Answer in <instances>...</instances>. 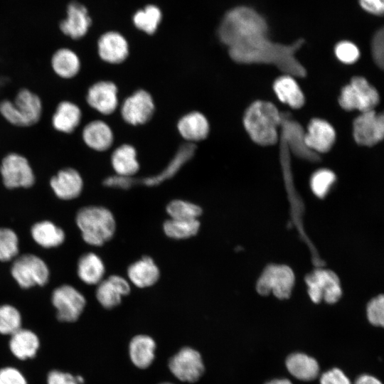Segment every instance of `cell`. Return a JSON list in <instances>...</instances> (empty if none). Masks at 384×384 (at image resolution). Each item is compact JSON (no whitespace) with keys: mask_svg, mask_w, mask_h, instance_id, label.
<instances>
[{"mask_svg":"<svg viewBox=\"0 0 384 384\" xmlns=\"http://www.w3.org/2000/svg\"><path fill=\"white\" fill-rule=\"evenodd\" d=\"M100 58L110 64H119L129 55V45L125 38L118 32L109 31L102 35L97 42Z\"/></svg>","mask_w":384,"mask_h":384,"instance_id":"obj_21","label":"cell"},{"mask_svg":"<svg viewBox=\"0 0 384 384\" xmlns=\"http://www.w3.org/2000/svg\"><path fill=\"white\" fill-rule=\"evenodd\" d=\"M111 164L116 174L134 176L139 169L135 148L128 144L119 146L111 155Z\"/></svg>","mask_w":384,"mask_h":384,"instance_id":"obj_34","label":"cell"},{"mask_svg":"<svg viewBox=\"0 0 384 384\" xmlns=\"http://www.w3.org/2000/svg\"><path fill=\"white\" fill-rule=\"evenodd\" d=\"M105 273V264L97 254L86 252L79 257L77 274L83 283L97 285L103 279Z\"/></svg>","mask_w":384,"mask_h":384,"instance_id":"obj_31","label":"cell"},{"mask_svg":"<svg viewBox=\"0 0 384 384\" xmlns=\"http://www.w3.org/2000/svg\"><path fill=\"white\" fill-rule=\"evenodd\" d=\"M284 367L289 375L302 383L317 380L321 373L318 360L302 351L289 353L284 359Z\"/></svg>","mask_w":384,"mask_h":384,"instance_id":"obj_16","label":"cell"},{"mask_svg":"<svg viewBox=\"0 0 384 384\" xmlns=\"http://www.w3.org/2000/svg\"><path fill=\"white\" fill-rule=\"evenodd\" d=\"M371 53L376 65L383 68L384 60V31L383 28L376 31L373 37Z\"/></svg>","mask_w":384,"mask_h":384,"instance_id":"obj_44","label":"cell"},{"mask_svg":"<svg viewBox=\"0 0 384 384\" xmlns=\"http://www.w3.org/2000/svg\"><path fill=\"white\" fill-rule=\"evenodd\" d=\"M10 272L17 284L23 289L45 286L50 275L47 263L32 253L18 255L12 260Z\"/></svg>","mask_w":384,"mask_h":384,"instance_id":"obj_5","label":"cell"},{"mask_svg":"<svg viewBox=\"0 0 384 384\" xmlns=\"http://www.w3.org/2000/svg\"><path fill=\"white\" fill-rule=\"evenodd\" d=\"M264 384H294L289 378H274L266 381Z\"/></svg>","mask_w":384,"mask_h":384,"instance_id":"obj_50","label":"cell"},{"mask_svg":"<svg viewBox=\"0 0 384 384\" xmlns=\"http://www.w3.org/2000/svg\"><path fill=\"white\" fill-rule=\"evenodd\" d=\"M22 318L18 309L9 304H0V334L11 335L21 328Z\"/></svg>","mask_w":384,"mask_h":384,"instance_id":"obj_38","label":"cell"},{"mask_svg":"<svg viewBox=\"0 0 384 384\" xmlns=\"http://www.w3.org/2000/svg\"><path fill=\"white\" fill-rule=\"evenodd\" d=\"M159 384H174V383H169V382H164V383H159Z\"/></svg>","mask_w":384,"mask_h":384,"instance_id":"obj_51","label":"cell"},{"mask_svg":"<svg viewBox=\"0 0 384 384\" xmlns=\"http://www.w3.org/2000/svg\"><path fill=\"white\" fill-rule=\"evenodd\" d=\"M19 127H30L38 123L43 113L40 97L27 88L20 90L14 101Z\"/></svg>","mask_w":384,"mask_h":384,"instance_id":"obj_18","label":"cell"},{"mask_svg":"<svg viewBox=\"0 0 384 384\" xmlns=\"http://www.w3.org/2000/svg\"><path fill=\"white\" fill-rule=\"evenodd\" d=\"M355 142L364 146H373L384 137V117L382 113L370 110L358 116L353 122Z\"/></svg>","mask_w":384,"mask_h":384,"instance_id":"obj_12","label":"cell"},{"mask_svg":"<svg viewBox=\"0 0 384 384\" xmlns=\"http://www.w3.org/2000/svg\"><path fill=\"white\" fill-rule=\"evenodd\" d=\"M0 175L4 186L8 189L28 188L36 181L34 171L27 158L16 152H11L2 159Z\"/></svg>","mask_w":384,"mask_h":384,"instance_id":"obj_7","label":"cell"},{"mask_svg":"<svg viewBox=\"0 0 384 384\" xmlns=\"http://www.w3.org/2000/svg\"><path fill=\"white\" fill-rule=\"evenodd\" d=\"M166 212L173 219H198L202 213L201 208L193 203L183 200H174L166 206Z\"/></svg>","mask_w":384,"mask_h":384,"instance_id":"obj_39","label":"cell"},{"mask_svg":"<svg viewBox=\"0 0 384 384\" xmlns=\"http://www.w3.org/2000/svg\"><path fill=\"white\" fill-rule=\"evenodd\" d=\"M82 114L79 106L73 102L63 100L55 107L51 117L53 127L63 134L73 133L80 125Z\"/></svg>","mask_w":384,"mask_h":384,"instance_id":"obj_25","label":"cell"},{"mask_svg":"<svg viewBox=\"0 0 384 384\" xmlns=\"http://www.w3.org/2000/svg\"><path fill=\"white\" fill-rule=\"evenodd\" d=\"M47 384H80L75 375L60 370H53L49 372Z\"/></svg>","mask_w":384,"mask_h":384,"instance_id":"obj_47","label":"cell"},{"mask_svg":"<svg viewBox=\"0 0 384 384\" xmlns=\"http://www.w3.org/2000/svg\"><path fill=\"white\" fill-rule=\"evenodd\" d=\"M85 100L87 105L97 112L104 115L111 114L118 106L117 87L111 81L96 82L88 88Z\"/></svg>","mask_w":384,"mask_h":384,"instance_id":"obj_15","label":"cell"},{"mask_svg":"<svg viewBox=\"0 0 384 384\" xmlns=\"http://www.w3.org/2000/svg\"><path fill=\"white\" fill-rule=\"evenodd\" d=\"M156 348V342L151 336L146 334L135 335L128 346L131 362L138 368H147L154 359Z\"/></svg>","mask_w":384,"mask_h":384,"instance_id":"obj_26","label":"cell"},{"mask_svg":"<svg viewBox=\"0 0 384 384\" xmlns=\"http://www.w3.org/2000/svg\"><path fill=\"white\" fill-rule=\"evenodd\" d=\"M127 275L136 287L144 288L154 284L159 278L160 272L154 260L145 256L129 265Z\"/></svg>","mask_w":384,"mask_h":384,"instance_id":"obj_29","label":"cell"},{"mask_svg":"<svg viewBox=\"0 0 384 384\" xmlns=\"http://www.w3.org/2000/svg\"><path fill=\"white\" fill-rule=\"evenodd\" d=\"M353 384H383L382 380L377 376L370 373H361L353 381Z\"/></svg>","mask_w":384,"mask_h":384,"instance_id":"obj_49","label":"cell"},{"mask_svg":"<svg viewBox=\"0 0 384 384\" xmlns=\"http://www.w3.org/2000/svg\"><path fill=\"white\" fill-rule=\"evenodd\" d=\"M379 100L377 90L361 76L352 78L350 83L341 89L338 97L339 105L343 110L361 112L373 110Z\"/></svg>","mask_w":384,"mask_h":384,"instance_id":"obj_6","label":"cell"},{"mask_svg":"<svg viewBox=\"0 0 384 384\" xmlns=\"http://www.w3.org/2000/svg\"><path fill=\"white\" fill-rule=\"evenodd\" d=\"M294 283V275L287 265H270L259 278L256 289L262 295H268L270 292L278 299L289 297Z\"/></svg>","mask_w":384,"mask_h":384,"instance_id":"obj_9","label":"cell"},{"mask_svg":"<svg viewBox=\"0 0 384 384\" xmlns=\"http://www.w3.org/2000/svg\"><path fill=\"white\" fill-rule=\"evenodd\" d=\"M38 336L29 329L21 328L11 335L9 348L13 355L20 360L32 358L39 348Z\"/></svg>","mask_w":384,"mask_h":384,"instance_id":"obj_32","label":"cell"},{"mask_svg":"<svg viewBox=\"0 0 384 384\" xmlns=\"http://www.w3.org/2000/svg\"><path fill=\"white\" fill-rule=\"evenodd\" d=\"M97 285V301L106 310H112L120 306L122 297L130 292L128 281L119 275H111Z\"/></svg>","mask_w":384,"mask_h":384,"instance_id":"obj_17","label":"cell"},{"mask_svg":"<svg viewBox=\"0 0 384 384\" xmlns=\"http://www.w3.org/2000/svg\"><path fill=\"white\" fill-rule=\"evenodd\" d=\"M304 41L300 38L291 45L282 44L269 39L267 31H257L228 46V54L238 63L272 64L287 75L304 78L306 70L295 57V53Z\"/></svg>","mask_w":384,"mask_h":384,"instance_id":"obj_1","label":"cell"},{"mask_svg":"<svg viewBox=\"0 0 384 384\" xmlns=\"http://www.w3.org/2000/svg\"><path fill=\"white\" fill-rule=\"evenodd\" d=\"M308 294L314 303L324 299L328 304H334L342 294L338 276L331 270H316L306 278Z\"/></svg>","mask_w":384,"mask_h":384,"instance_id":"obj_11","label":"cell"},{"mask_svg":"<svg viewBox=\"0 0 384 384\" xmlns=\"http://www.w3.org/2000/svg\"><path fill=\"white\" fill-rule=\"evenodd\" d=\"M198 219L182 220L170 218L163 225L165 234L173 239H186L195 235L199 230Z\"/></svg>","mask_w":384,"mask_h":384,"instance_id":"obj_35","label":"cell"},{"mask_svg":"<svg viewBox=\"0 0 384 384\" xmlns=\"http://www.w3.org/2000/svg\"><path fill=\"white\" fill-rule=\"evenodd\" d=\"M55 196L63 201L77 198L83 189V179L75 169L66 167L59 170L49 182Z\"/></svg>","mask_w":384,"mask_h":384,"instance_id":"obj_19","label":"cell"},{"mask_svg":"<svg viewBox=\"0 0 384 384\" xmlns=\"http://www.w3.org/2000/svg\"><path fill=\"white\" fill-rule=\"evenodd\" d=\"M280 139L284 142L290 152L311 161L319 160V155L310 150L304 143L305 131L301 124L292 119L287 112H281Z\"/></svg>","mask_w":384,"mask_h":384,"instance_id":"obj_13","label":"cell"},{"mask_svg":"<svg viewBox=\"0 0 384 384\" xmlns=\"http://www.w3.org/2000/svg\"><path fill=\"white\" fill-rule=\"evenodd\" d=\"M168 367L178 380L191 383L197 382L205 370L201 353L189 346L182 347L172 356Z\"/></svg>","mask_w":384,"mask_h":384,"instance_id":"obj_10","label":"cell"},{"mask_svg":"<svg viewBox=\"0 0 384 384\" xmlns=\"http://www.w3.org/2000/svg\"><path fill=\"white\" fill-rule=\"evenodd\" d=\"M50 66L56 75L68 80L75 78L79 73L81 63L78 55L73 50L63 48L53 54Z\"/></svg>","mask_w":384,"mask_h":384,"instance_id":"obj_33","label":"cell"},{"mask_svg":"<svg viewBox=\"0 0 384 384\" xmlns=\"http://www.w3.org/2000/svg\"><path fill=\"white\" fill-rule=\"evenodd\" d=\"M154 110L155 105L150 93L144 90H138L124 100L121 114L127 123L137 126L146 123Z\"/></svg>","mask_w":384,"mask_h":384,"instance_id":"obj_14","label":"cell"},{"mask_svg":"<svg viewBox=\"0 0 384 384\" xmlns=\"http://www.w3.org/2000/svg\"><path fill=\"white\" fill-rule=\"evenodd\" d=\"M336 140V132L327 121L312 119L304 134V143L312 151L316 154L328 152Z\"/></svg>","mask_w":384,"mask_h":384,"instance_id":"obj_20","label":"cell"},{"mask_svg":"<svg viewBox=\"0 0 384 384\" xmlns=\"http://www.w3.org/2000/svg\"><path fill=\"white\" fill-rule=\"evenodd\" d=\"M0 384H28L22 373L14 367L0 369Z\"/></svg>","mask_w":384,"mask_h":384,"instance_id":"obj_45","label":"cell"},{"mask_svg":"<svg viewBox=\"0 0 384 384\" xmlns=\"http://www.w3.org/2000/svg\"><path fill=\"white\" fill-rule=\"evenodd\" d=\"M273 90L278 99L292 109L301 108L305 97L297 82L290 75L285 74L276 79Z\"/></svg>","mask_w":384,"mask_h":384,"instance_id":"obj_30","label":"cell"},{"mask_svg":"<svg viewBox=\"0 0 384 384\" xmlns=\"http://www.w3.org/2000/svg\"><path fill=\"white\" fill-rule=\"evenodd\" d=\"M30 233L33 240L46 249L59 247L65 240L64 230L48 220L35 223L31 226Z\"/></svg>","mask_w":384,"mask_h":384,"instance_id":"obj_28","label":"cell"},{"mask_svg":"<svg viewBox=\"0 0 384 384\" xmlns=\"http://www.w3.org/2000/svg\"><path fill=\"white\" fill-rule=\"evenodd\" d=\"M161 19L160 9L154 5H148L135 13L133 22L135 26L147 34H153Z\"/></svg>","mask_w":384,"mask_h":384,"instance_id":"obj_36","label":"cell"},{"mask_svg":"<svg viewBox=\"0 0 384 384\" xmlns=\"http://www.w3.org/2000/svg\"><path fill=\"white\" fill-rule=\"evenodd\" d=\"M82 139L90 149L96 151H105L112 145L114 134L111 127L105 122L96 119L84 126Z\"/></svg>","mask_w":384,"mask_h":384,"instance_id":"obj_22","label":"cell"},{"mask_svg":"<svg viewBox=\"0 0 384 384\" xmlns=\"http://www.w3.org/2000/svg\"><path fill=\"white\" fill-rule=\"evenodd\" d=\"M51 303L56 309V318L62 322H75L79 319L86 306L85 296L71 284H64L55 288Z\"/></svg>","mask_w":384,"mask_h":384,"instance_id":"obj_8","label":"cell"},{"mask_svg":"<svg viewBox=\"0 0 384 384\" xmlns=\"http://www.w3.org/2000/svg\"><path fill=\"white\" fill-rule=\"evenodd\" d=\"M359 4L366 11L376 16H383L384 0H358Z\"/></svg>","mask_w":384,"mask_h":384,"instance_id":"obj_48","label":"cell"},{"mask_svg":"<svg viewBox=\"0 0 384 384\" xmlns=\"http://www.w3.org/2000/svg\"><path fill=\"white\" fill-rule=\"evenodd\" d=\"M195 144L186 142L181 145L169 164L158 174L146 177L142 183L146 186H155L173 177L194 155Z\"/></svg>","mask_w":384,"mask_h":384,"instance_id":"obj_24","label":"cell"},{"mask_svg":"<svg viewBox=\"0 0 384 384\" xmlns=\"http://www.w3.org/2000/svg\"><path fill=\"white\" fill-rule=\"evenodd\" d=\"M136 181L133 176L115 174L105 178L103 181V185L110 188L126 190L132 187Z\"/></svg>","mask_w":384,"mask_h":384,"instance_id":"obj_46","label":"cell"},{"mask_svg":"<svg viewBox=\"0 0 384 384\" xmlns=\"http://www.w3.org/2000/svg\"><path fill=\"white\" fill-rule=\"evenodd\" d=\"M368 321L374 327L384 326V298L383 295L371 299L366 307Z\"/></svg>","mask_w":384,"mask_h":384,"instance_id":"obj_41","label":"cell"},{"mask_svg":"<svg viewBox=\"0 0 384 384\" xmlns=\"http://www.w3.org/2000/svg\"><path fill=\"white\" fill-rule=\"evenodd\" d=\"M281 112L270 102L257 100L246 110L243 125L251 139L261 146H271L279 139Z\"/></svg>","mask_w":384,"mask_h":384,"instance_id":"obj_2","label":"cell"},{"mask_svg":"<svg viewBox=\"0 0 384 384\" xmlns=\"http://www.w3.org/2000/svg\"><path fill=\"white\" fill-rule=\"evenodd\" d=\"M257 31H268L262 16L247 6H238L226 13L218 29L220 41L228 47L237 40Z\"/></svg>","mask_w":384,"mask_h":384,"instance_id":"obj_4","label":"cell"},{"mask_svg":"<svg viewBox=\"0 0 384 384\" xmlns=\"http://www.w3.org/2000/svg\"><path fill=\"white\" fill-rule=\"evenodd\" d=\"M177 129L187 142L195 144L208 137L210 124L203 114L193 111L180 118L177 123Z\"/></svg>","mask_w":384,"mask_h":384,"instance_id":"obj_23","label":"cell"},{"mask_svg":"<svg viewBox=\"0 0 384 384\" xmlns=\"http://www.w3.org/2000/svg\"><path fill=\"white\" fill-rule=\"evenodd\" d=\"M19 255V239L16 233L6 227H0V261L14 260Z\"/></svg>","mask_w":384,"mask_h":384,"instance_id":"obj_37","label":"cell"},{"mask_svg":"<svg viewBox=\"0 0 384 384\" xmlns=\"http://www.w3.org/2000/svg\"><path fill=\"white\" fill-rule=\"evenodd\" d=\"M336 58L343 63L352 64L359 58L360 52L358 47L350 41H341L336 44L334 49Z\"/></svg>","mask_w":384,"mask_h":384,"instance_id":"obj_42","label":"cell"},{"mask_svg":"<svg viewBox=\"0 0 384 384\" xmlns=\"http://www.w3.org/2000/svg\"><path fill=\"white\" fill-rule=\"evenodd\" d=\"M317 380L319 384H353L344 370L337 366L322 371Z\"/></svg>","mask_w":384,"mask_h":384,"instance_id":"obj_43","label":"cell"},{"mask_svg":"<svg viewBox=\"0 0 384 384\" xmlns=\"http://www.w3.org/2000/svg\"><path fill=\"white\" fill-rule=\"evenodd\" d=\"M91 19L86 8L79 3H72L68 9V18L60 23V29L73 39L83 37L87 32Z\"/></svg>","mask_w":384,"mask_h":384,"instance_id":"obj_27","label":"cell"},{"mask_svg":"<svg viewBox=\"0 0 384 384\" xmlns=\"http://www.w3.org/2000/svg\"><path fill=\"white\" fill-rule=\"evenodd\" d=\"M82 240L92 246H102L114 234L116 223L112 212L97 206L80 208L75 218Z\"/></svg>","mask_w":384,"mask_h":384,"instance_id":"obj_3","label":"cell"},{"mask_svg":"<svg viewBox=\"0 0 384 384\" xmlns=\"http://www.w3.org/2000/svg\"><path fill=\"white\" fill-rule=\"evenodd\" d=\"M336 181V176L329 169H323L316 171L310 181L313 193L319 198H324Z\"/></svg>","mask_w":384,"mask_h":384,"instance_id":"obj_40","label":"cell"}]
</instances>
